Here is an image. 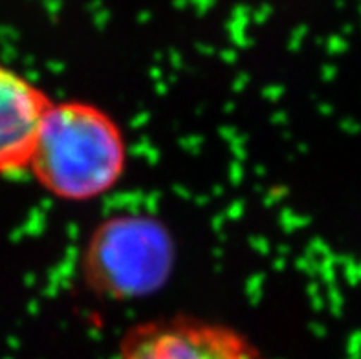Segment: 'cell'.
<instances>
[{
  "instance_id": "6da1fadb",
  "label": "cell",
  "mask_w": 361,
  "mask_h": 359,
  "mask_svg": "<svg viewBox=\"0 0 361 359\" xmlns=\"http://www.w3.org/2000/svg\"><path fill=\"white\" fill-rule=\"evenodd\" d=\"M127 167V136L114 116L90 101H51L27 171L42 191L72 204L94 202L123 180Z\"/></svg>"
},
{
  "instance_id": "7a4b0ae2",
  "label": "cell",
  "mask_w": 361,
  "mask_h": 359,
  "mask_svg": "<svg viewBox=\"0 0 361 359\" xmlns=\"http://www.w3.org/2000/svg\"><path fill=\"white\" fill-rule=\"evenodd\" d=\"M174 241L151 214H114L97 224L85 244L81 277L88 290L106 300L152 296L169 281Z\"/></svg>"
},
{
  "instance_id": "3957f363",
  "label": "cell",
  "mask_w": 361,
  "mask_h": 359,
  "mask_svg": "<svg viewBox=\"0 0 361 359\" xmlns=\"http://www.w3.org/2000/svg\"><path fill=\"white\" fill-rule=\"evenodd\" d=\"M112 359H268L259 346L229 324L171 315L133 327Z\"/></svg>"
},
{
  "instance_id": "277c9868",
  "label": "cell",
  "mask_w": 361,
  "mask_h": 359,
  "mask_svg": "<svg viewBox=\"0 0 361 359\" xmlns=\"http://www.w3.org/2000/svg\"><path fill=\"white\" fill-rule=\"evenodd\" d=\"M48 92L0 61V176H26Z\"/></svg>"
}]
</instances>
